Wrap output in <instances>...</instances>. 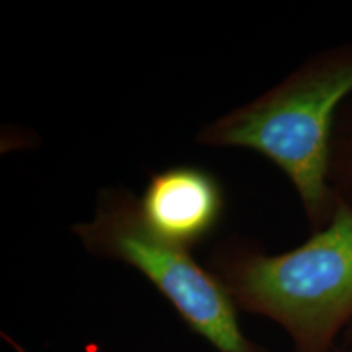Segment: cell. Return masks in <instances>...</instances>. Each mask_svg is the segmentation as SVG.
<instances>
[{
  "instance_id": "6da1fadb",
  "label": "cell",
  "mask_w": 352,
  "mask_h": 352,
  "mask_svg": "<svg viewBox=\"0 0 352 352\" xmlns=\"http://www.w3.org/2000/svg\"><path fill=\"white\" fill-rule=\"evenodd\" d=\"M352 96V43L324 47L263 95L202 126L204 147L243 148L274 164L297 191L311 232L331 222L329 182L338 113Z\"/></svg>"
},
{
  "instance_id": "7a4b0ae2",
  "label": "cell",
  "mask_w": 352,
  "mask_h": 352,
  "mask_svg": "<svg viewBox=\"0 0 352 352\" xmlns=\"http://www.w3.org/2000/svg\"><path fill=\"white\" fill-rule=\"evenodd\" d=\"M208 263L236 308L279 324L294 352H333L352 323V208L341 199L331 222L294 250L267 253L232 236Z\"/></svg>"
},
{
  "instance_id": "3957f363",
  "label": "cell",
  "mask_w": 352,
  "mask_h": 352,
  "mask_svg": "<svg viewBox=\"0 0 352 352\" xmlns=\"http://www.w3.org/2000/svg\"><path fill=\"white\" fill-rule=\"evenodd\" d=\"M94 256L124 263L164 296L184 323L219 352H267L239 324L235 302L209 267L189 250L157 239L145 227L139 197L127 189H101L94 217L72 227Z\"/></svg>"
},
{
  "instance_id": "277c9868",
  "label": "cell",
  "mask_w": 352,
  "mask_h": 352,
  "mask_svg": "<svg viewBox=\"0 0 352 352\" xmlns=\"http://www.w3.org/2000/svg\"><path fill=\"white\" fill-rule=\"evenodd\" d=\"M226 206L220 179L196 165H173L152 173L139 196L145 227L162 241L189 252L212 236Z\"/></svg>"
},
{
  "instance_id": "5b68a950",
  "label": "cell",
  "mask_w": 352,
  "mask_h": 352,
  "mask_svg": "<svg viewBox=\"0 0 352 352\" xmlns=\"http://www.w3.org/2000/svg\"><path fill=\"white\" fill-rule=\"evenodd\" d=\"M329 182L338 199L352 208V96L341 107L334 124Z\"/></svg>"
},
{
  "instance_id": "8992f818",
  "label": "cell",
  "mask_w": 352,
  "mask_h": 352,
  "mask_svg": "<svg viewBox=\"0 0 352 352\" xmlns=\"http://www.w3.org/2000/svg\"><path fill=\"white\" fill-rule=\"evenodd\" d=\"M342 347L347 351H352V323L347 327L344 334H342Z\"/></svg>"
},
{
  "instance_id": "52a82bcc",
  "label": "cell",
  "mask_w": 352,
  "mask_h": 352,
  "mask_svg": "<svg viewBox=\"0 0 352 352\" xmlns=\"http://www.w3.org/2000/svg\"><path fill=\"white\" fill-rule=\"evenodd\" d=\"M333 352H352V351H347V349H344V347H341V349H338V347H336V349H334Z\"/></svg>"
}]
</instances>
